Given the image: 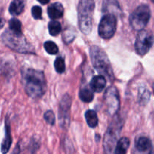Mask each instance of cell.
<instances>
[{
    "mask_svg": "<svg viewBox=\"0 0 154 154\" xmlns=\"http://www.w3.org/2000/svg\"><path fill=\"white\" fill-rule=\"evenodd\" d=\"M151 12L147 5H141L135 9L129 17V23L132 29L137 31H141L147 26L150 20Z\"/></svg>",
    "mask_w": 154,
    "mask_h": 154,
    "instance_id": "obj_5",
    "label": "cell"
},
{
    "mask_svg": "<svg viewBox=\"0 0 154 154\" xmlns=\"http://www.w3.org/2000/svg\"><path fill=\"white\" fill-rule=\"evenodd\" d=\"M21 75L25 91L29 97L39 99L45 95L47 90V83L43 72L26 68L22 69Z\"/></svg>",
    "mask_w": 154,
    "mask_h": 154,
    "instance_id": "obj_1",
    "label": "cell"
},
{
    "mask_svg": "<svg viewBox=\"0 0 154 154\" xmlns=\"http://www.w3.org/2000/svg\"><path fill=\"white\" fill-rule=\"evenodd\" d=\"M54 68L57 73L63 74L66 70V64L64 59L62 57H57L54 61Z\"/></svg>",
    "mask_w": 154,
    "mask_h": 154,
    "instance_id": "obj_22",
    "label": "cell"
},
{
    "mask_svg": "<svg viewBox=\"0 0 154 154\" xmlns=\"http://www.w3.org/2000/svg\"><path fill=\"white\" fill-rule=\"evenodd\" d=\"M153 92H154V84H153Z\"/></svg>",
    "mask_w": 154,
    "mask_h": 154,
    "instance_id": "obj_29",
    "label": "cell"
},
{
    "mask_svg": "<svg viewBox=\"0 0 154 154\" xmlns=\"http://www.w3.org/2000/svg\"><path fill=\"white\" fill-rule=\"evenodd\" d=\"M72 32H75V29L71 30L70 29H66V31H64L63 34V39L64 40V42L66 43H70L71 42L74 40V38H75V34H72Z\"/></svg>",
    "mask_w": 154,
    "mask_h": 154,
    "instance_id": "obj_23",
    "label": "cell"
},
{
    "mask_svg": "<svg viewBox=\"0 0 154 154\" xmlns=\"http://www.w3.org/2000/svg\"><path fill=\"white\" fill-rule=\"evenodd\" d=\"M32 15L35 20H40L42 18V9L40 6L35 5L32 8Z\"/></svg>",
    "mask_w": 154,
    "mask_h": 154,
    "instance_id": "obj_26",
    "label": "cell"
},
{
    "mask_svg": "<svg viewBox=\"0 0 154 154\" xmlns=\"http://www.w3.org/2000/svg\"><path fill=\"white\" fill-rule=\"evenodd\" d=\"M44 118L48 124L51 125V126L55 124V115L52 111H46L44 114Z\"/></svg>",
    "mask_w": 154,
    "mask_h": 154,
    "instance_id": "obj_25",
    "label": "cell"
},
{
    "mask_svg": "<svg viewBox=\"0 0 154 154\" xmlns=\"http://www.w3.org/2000/svg\"><path fill=\"white\" fill-rule=\"evenodd\" d=\"M79 98L84 102H90L93 100V92L88 88H84L79 92Z\"/></svg>",
    "mask_w": 154,
    "mask_h": 154,
    "instance_id": "obj_19",
    "label": "cell"
},
{
    "mask_svg": "<svg viewBox=\"0 0 154 154\" xmlns=\"http://www.w3.org/2000/svg\"><path fill=\"white\" fill-rule=\"evenodd\" d=\"M2 40L5 45L11 50L21 54H35V48L27 42L23 35H18L11 32L9 29L5 31L2 35Z\"/></svg>",
    "mask_w": 154,
    "mask_h": 154,
    "instance_id": "obj_4",
    "label": "cell"
},
{
    "mask_svg": "<svg viewBox=\"0 0 154 154\" xmlns=\"http://www.w3.org/2000/svg\"><path fill=\"white\" fill-rule=\"evenodd\" d=\"M154 42L153 35L150 30L143 29L137 35L135 48L137 54L144 56L150 51Z\"/></svg>",
    "mask_w": 154,
    "mask_h": 154,
    "instance_id": "obj_7",
    "label": "cell"
},
{
    "mask_svg": "<svg viewBox=\"0 0 154 154\" xmlns=\"http://www.w3.org/2000/svg\"><path fill=\"white\" fill-rule=\"evenodd\" d=\"M48 29L49 33L53 36L58 35L62 30L61 24L60 22L56 20H52L48 23Z\"/></svg>",
    "mask_w": 154,
    "mask_h": 154,
    "instance_id": "obj_20",
    "label": "cell"
},
{
    "mask_svg": "<svg viewBox=\"0 0 154 154\" xmlns=\"http://www.w3.org/2000/svg\"><path fill=\"white\" fill-rule=\"evenodd\" d=\"M64 12V8L60 2H54L51 4L48 8V14L52 20L61 18Z\"/></svg>",
    "mask_w": 154,
    "mask_h": 154,
    "instance_id": "obj_12",
    "label": "cell"
},
{
    "mask_svg": "<svg viewBox=\"0 0 154 154\" xmlns=\"http://www.w3.org/2000/svg\"><path fill=\"white\" fill-rule=\"evenodd\" d=\"M5 135L1 144V152L2 154H7L11 148L12 144L11 132V127L9 120L8 117L5 119Z\"/></svg>",
    "mask_w": 154,
    "mask_h": 154,
    "instance_id": "obj_11",
    "label": "cell"
},
{
    "mask_svg": "<svg viewBox=\"0 0 154 154\" xmlns=\"http://www.w3.org/2000/svg\"><path fill=\"white\" fill-rule=\"evenodd\" d=\"M95 2L92 0H81L78 5V25L84 34L89 35L93 29V15Z\"/></svg>",
    "mask_w": 154,
    "mask_h": 154,
    "instance_id": "obj_3",
    "label": "cell"
},
{
    "mask_svg": "<svg viewBox=\"0 0 154 154\" xmlns=\"http://www.w3.org/2000/svg\"><path fill=\"white\" fill-rule=\"evenodd\" d=\"M44 48H45V51L51 55H54L57 54L59 51L58 46L57 44L54 43L52 41H47L44 44Z\"/></svg>",
    "mask_w": 154,
    "mask_h": 154,
    "instance_id": "obj_21",
    "label": "cell"
},
{
    "mask_svg": "<svg viewBox=\"0 0 154 154\" xmlns=\"http://www.w3.org/2000/svg\"><path fill=\"white\" fill-rule=\"evenodd\" d=\"M90 54L91 62L96 70L102 76L107 77L110 80L114 79V72L111 62L104 50L97 45H93L90 47Z\"/></svg>",
    "mask_w": 154,
    "mask_h": 154,
    "instance_id": "obj_2",
    "label": "cell"
},
{
    "mask_svg": "<svg viewBox=\"0 0 154 154\" xmlns=\"http://www.w3.org/2000/svg\"><path fill=\"white\" fill-rule=\"evenodd\" d=\"M104 101L107 112L113 116L117 113L120 108V96L117 89L114 86L108 87L104 95Z\"/></svg>",
    "mask_w": 154,
    "mask_h": 154,
    "instance_id": "obj_9",
    "label": "cell"
},
{
    "mask_svg": "<svg viewBox=\"0 0 154 154\" xmlns=\"http://www.w3.org/2000/svg\"><path fill=\"white\" fill-rule=\"evenodd\" d=\"M4 26H5V20L0 16V29L3 28Z\"/></svg>",
    "mask_w": 154,
    "mask_h": 154,
    "instance_id": "obj_27",
    "label": "cell"
},
{
    "mask_svg": "<svg viewBox=\"0 0 154 154\" xmlns=\"http://www.w3.org/2000/svg\"><path fill=\"white\" fill-rule=\"evenodd\" d=\"M9 29L11 32L14 34L21 35H23L22 33V23L17 18H11L9 20Z\"/></svg>",
    "mask_w": 154,
    "mask_h": 154,
    "instance_id": "obj_18",
    "label": "cell"
},
{
    "mask_svg": "<svg viewBox=\"0 0 154 154\" xmlns=\"http://www.w3.org/2000/svg\"><path fill=\"white\" fill-rule=\"evenodd\" d=\"M25 7V2L23 0H14L11 2L9 6V13L13 16H17L20 14L24 10Z\"/></svg>",
    "mask_w": 154,
    "mask_h": 154,
    "instance_id": "obj_15",
    "label": "cell"
},
{
    "mask_svg": "<svg viewBox=\"0 0 154 154\" xmlns=\"http://www.w3.org/2000/svg\"><path fill=\"white\" fill-rule=\"evenodd\" d=\"M150 92L147 89L141 88L139 90V99L141 102H147L150 99Z\"/></svg>",
    "mask_w": 154,
    "mask_h": 154,
    "instance_id": "obj_24",
    "label": "cell"
},
{
    "mask_svg": "<svg viewBox=\"0 0 154 154\" xmlns=\"http://www.w3.org/2000/svg\"><path fill=\"white\" fill-rule=\"evenodd\" d=\"M90 86L93 91L101 93L106 87V79L102 75H96L90 81Z\"/></svg>",
    "mask_w": 154,
    "mask_h": 154,
    "instance_id": "obj_13",
    "label": "cell"
},
{
    "mask_svg": "<svg viewBox=\"0 0 154 154\" xmlns=\"http://www.w3.org/2000/svg\"><path fill=\"white\" fill-rule=\"evenodd\" d=\"M130 141L128 138H121L117 143L114 150V154H126L129 149Z\"/></svg>",
    "mask_w": 154,
    "mask_h": 154,
    "instance_id": "obj_16",
    "label": "cell"
},
{
    "mask_svg": "<svg viewBox=\"0 0 154 154\" xmlns=\"http://www.w3.org/2000/svg\"><path fill=\"white\" fill-rule=\"evenodd\" d=\"M122 125L120 124V121L117 120V123H112L107 130L104 140V150L105 154H114L115 144L117 138L120 135Z\"/></svg>",
    "mask_w": 154,
    "mask_h": 154,
    "instance_id": "obj_8",
    "label": "cell"
},
{
    "mask_svg": "<svg viewBox=\"0 0 154 154\" xmlns=\"http://www.w3.org/2000/svg\"><path fill=\"white\" fill-rule=\"evenodd\" d=\"M135 147L141 153L150 151L152 148L151 141L146 137H140L135 142Z\"/></svg>",
    "mask_w": 154,
    "mask_h": 154,
    "instance_id": "obj_14",
    "label": "cell"
},
{
    "mask_svg": "<svg viewBox=\"0 0 154 154\" xmlns=\"http://www.w3.org/2000/svg\"><path fill=\"white\" fill-rule=\"evenodd\" d=\"M85 119L87 125L90 128H96L99 123L97 114L93 110H88L85 113Z\"/></svg>",
    "mask_w": 154,
    "mask_h": 154,
    "instance_id": "obj_17",
    "label": "cell"
},
{
    "mask_svg": "<svg viewBox=\"0 0 154 154\" xmlns=\"http://www.w3.org/2000/svg\"><path fill=\"white\" fill-rule=\"evenodd\" d=\"M39 2L42 3V4H47V3L49 2V1H45V2H42V1H39Z\"/></svg>",
    "mask_w": 154,
    "mask_h": 154,
    "instance_id": "obj_28",
    "label": "cell"
},
{
    "mask_svg": "<svg viewBox=\"0 0 154 154\" xmlns=\"http://www.w3.org/2000/svg\"><path fill=\"white\" fill-rule=\"evenodd\" d=\"M117 20L116 15L106 14L101 19L99 25V35L104 39H110L114 35L117 30Z\"/></svg>",
    "mask_w": 154,
    "mask_h": 154,
    "instance_id": "obj_6",
    "label": "cell"
},
{
    "mask_svg": "<svg viewBox=\"0 0 154 154\" xmlns=\"http://www.w3.org/2000/svg\"><path fill=\"white\" fill-rule=\"evenodd\" d=\"M71 105H72V99L69 95L66 94L60 102L58 115L60 124L63 129H67L70 123Z\"/></svg>",
    "mask_w": 154,
    "mask_h": 154,
    "instance_id": "obj_10",
    "label": "cell"
}]
</instances>
